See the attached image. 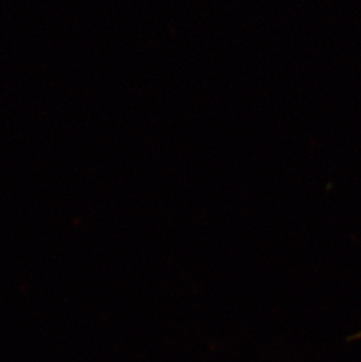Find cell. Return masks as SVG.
Segmentation results:
<instances>
[]
</instances>
